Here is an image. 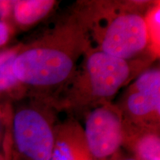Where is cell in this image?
<instances>
[{
    "mask_svg": "<svg viewBox=\"0 0 160 160\" xmlns=\"http://www.w3.org/2000/svg\"><path fill=\"white\" fill-rule=\"evenodd\" d=\"M92 159L86 145L83 128L73 119L58 123L55 142L50 160H89Z\"/></svg>",
    "mask_w": 160,
    "mask_h": 160,
    "instance_id": "52a82bcc",
    "label": "cell"
},
{
    "mask_svg": "<svg viewBox=\"0 0 160 160\" xmlns=\"http://www.w3.org/2000/svg\"><path fill=\"white\" fill-rule=\"evenodd\" d=\"M91 46L87 24L79 9L25 46H19L13 73L31 89V97L53 100L74 74Z\"/></svg>",
    "mask_w": 160,
    "mask_h": 160,
    "instance_id": "6da1fadb",
    "label": "cell"
},
{
    "mask_svg": "<svg viewBox=\"0 0 160 160\" xmlns=\"http://www.w3.org/2000/svg\"><path fill=\"white\" fill-rule=\"evenodd\" d=\"M125 122L159 128L160 71L146 68L123 93L119 105Z\"/></svg>",
    "mask_w": 160,
    "mask_h": 160,
    "instance_id": "8992f818",
    "label": "cell"
},
{
    "mask_svg": "<svg viewBox=\"0 0 160 160\" xmlns=\"http://www.w3.org/2000/svg\"><path fill=\"white\" fill-rule=\"evenodd\" d=\"M148 60L127 61L90 46L74 74L52 100L57 110L86 113L110 102L122 88L145 71Z\"/></svg>",
    "mask_w": 160,
    "mask_h": 160,
    "instance_id": "7a4b0ae2",
    "label": "cell"
},
{
    "mask_svg": "<svg viewBox=\"0 0 160 160\" xmlns=\"http://www.w3.org/2000/svg\"><path fill=\"white\" fill-rule=\"evenodd\" d=\"M54 105L50 99L31 97L16 110L12 120V160H50L55 142Z\"/></svg>",
    "mask_w": 160,
    "mask_h": 160,
    "instance_id": "277c9868",
    "label": "cell"
},
{
    "mask_svg": "<svg viewBox=\"0 0 160 160\" xmlns=\"http://www.w3.org/2000/svg\"><path fill=\"white\" fill-rule=\"evenodd\" d=\"M19 47L0 53V93L22 88L13 73V61Z\"/></svg>",
    "mask_w": 160,
    "mask_h": 160,
    "instance_id": "30bf717a",
    "label": "cell"
},
{
    "mask_svg": "<svg viewBox=\"0 0 160 160\" xmlns=\"http://www.w3.org/2000/svg\"><path fill=\"white\" fill-rule=\"evenodd\" d=\"M111 160H137L133 156H128L120 151Z\"/></svg>",
    "mask_w": 160,
    "mask_h": 160,
    "instance_id": "4fadbf2b",
    "label": "cell"
},
{
    "mask_svg": "<svg viewBox=\"0 0 160 160\" xmlns=\"http://www.w3.org/2000/svg\"><path fill=\"white\" fill-rule=\"evenodd\" d=\"M89 160H93V159H90Z\"/></svg>",
    "mask_w": 160,
    "mask_h": 160,
    "instance_id": "9a60e30c",
    "label": "cell"
},
{
    "mask_svg": "<svg viewBox=\"0 0 160 160\" xmlns=\"http://www.w3.org/2000/svg\"><path fill=\"white\" fill-rule=\"evenodd\" d=\"M82 128L93 160H111L121 151L124 120L117 105L110 102L89 110Z\"/></svg>",
    "mask_w": 160,
    "mask_h": 160,
    "instance_id": "5b68a950",
    "label": "cell"
},
{
    "mask_svg": "<svg viewBox=\"0 0 160 160\" xmlns=\"http://www.w3.org/2000/svg\"><path fill=\"white\" fill-rule=\"evenodd\" d=\"M56 5L52 0L13 1V13L15 21L22 27H28L46 17Z\"/></svg>",
    "mask_w": 160,
    "mask_h": 160,
    "instance_id": "9c48e42d",
    "label": "cell"
},
{
    "mask_svg": "<svg viewBox=\"0 0 160 160\" xmlns=\"http://www.w3.org/2000/svg\"><path fill=\"white\" fill-rule=\"evenodd\" d=\"M13 1H0V19H4L11 15L13 9Z\"/></svg>",
    "mask_w": 160,
    "mask_h": 160,
    "instance_id": "8fae6325",
    "label": "cell"
},
{
    "mask_svg": "<svg viewBox=\"0 0 160 160\" xmlns=\"http://www.w3.org/2000/svg\"><path fill=\"white\" fill-rule=\"evenodd\" d=\"M141 2H96L79 8L88 28L91 46L127 61L142 60L151 31Z\"/></svg>",
    "mask_w": 160,
    "mask_h": 160,
    "instance_id": "3957f363",
    "label": "cell"
},
{
    "mask_svg": "<svg viewBox=\"0 0 160 160\" xmlns=\"http://www.w3.org/2000/svg\"><path fill=\"white\" fill-rule=\"evenodd\" d=\"M10 37V28L8 24L0 20V47L8 42Z\"/></svg>",
    "mask_w": 160,
    "mask_h": 160,
    "instance_id": "7c38bea8",
    "label": "cell"
},
{
    "mask_svg": "<svg viewBox=\"0 0 160 160\" xmlns=\"http://www.w3.org/2000/svg\"><path fill=\"white\" fill-rule=\"evenodd\" d=\"M137 160H160L159 128L124 122L122 146Z\"/></svg>",
    "mask_w": 160,
    "mask_h": 160,
    "instance_id": "ba28073f",
    "label": "cell"
},
{
    "mask_svg": "<svg viewBox=\"0 0 160 160\" xmlns=\"http://www.w3.org/2000/svg\"><path fill=\"white\" fill-rule=\"evenodd\" d=\"M9 151H8V153L7 156H5V157H2V155H0V160H12V157H11V147H10V145H9Z\"/></svg>",
    "mask_w": 160,
    "mask_h": 160,
    "instance_id": "5bb4252c",
    "label": "cell"
}]
</instances>
